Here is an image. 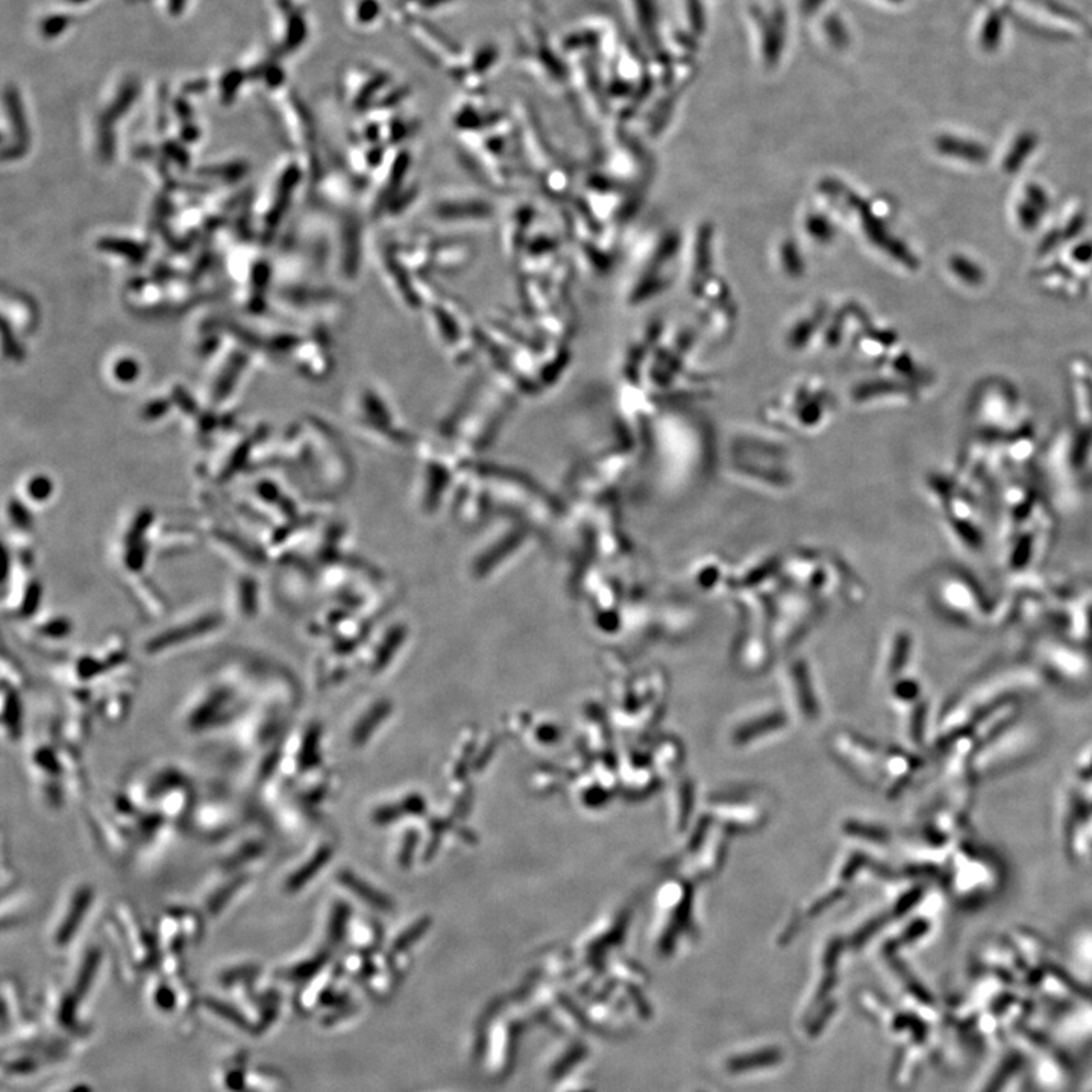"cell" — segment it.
Wrapping results in <instances>:
<instances>
[{"label":"cell","mask_w":1092,"mask_h":1092,"mask_svg":"<svg viewBox=\"0 0 1092 1092\" xmlns=\"http://www.w3.org/2000/svg\"><path fill=\"white\" fill-rule=\"evenodd\" d=\"M73 17V12L67 11L64 8L56 11H43L42 16L36 20V34L46 42L58 40L72 28Z\"/></svg>","instance_id":"6da1fadb"},{"label":"cell","mask_w":1092,"mask_h":1092,"mask_svg":"<svg viewBox=\"0 0 1092 1092\" xmlns=\"http://www.w3.org/2000/svg\"><path fill=\"white\" fill-rule=\"evenodd\" d=\"M782 1061V1053L776 1049H766V1050H758L746 1056L734 1057L727 1063L728 1069L731 1073H745L751 1069H758L760 1067H770Z\"/></svg>","instance_id":"7a4b0ae2"},{"label":"cell","mask_w":1092,"mask_h":1092,"mask_svg":"<svg viewBox=\"0 0 1092 1092\" xmlns=\"http://www.w3.org/2000/svg\"><path fill=\"white\" fill-rule=\"evenodd\" d=\"M1020 1056H1012L1006 1062L1003 1063L998 1069L997 1075L992 1077L991 1082L988 1083L985 1092H1002L1003 1087L1006 1085V1082L1015 1075V1071L1020 1067Z\"/></svg>","instance_id":"3957f363"},{"label":"cell","mask_w":1092,"mask_h":1092,"mask_svg":"<svg viewBox=\"0 0 1092 1092\" xmlns=\"http://www.w3.org/2000/svg\"><path fill=\"white\" fill-rule=\"evenodd\" d=\"M56 2L60 3L61 8H64L67 11H69V10L78 11V10L84 8V6L87 8V6L93 5V3H96L97 0H56Z\"/></svg>","instance_id":"277c9868"}]
</instances>
